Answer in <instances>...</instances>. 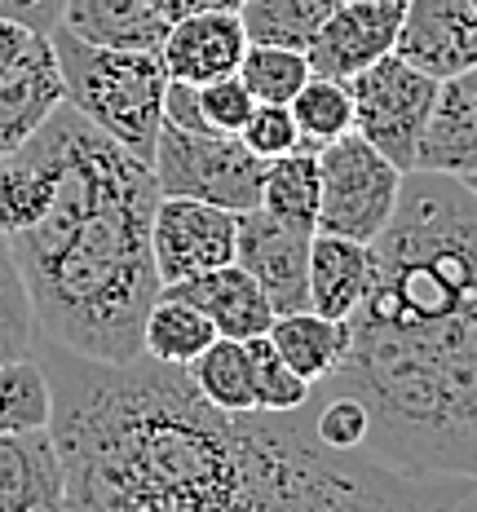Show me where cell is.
Here are the masks:
<instances>
[{
	"mask_svg": "<svg viewBox=\"0 0 477 512\" xmlns=\"http://www.w3.org/2000/svg\"><path fill=\"white\" fill-rule=\"evenodd\" d=\"M53 389L49 433L76 512L239 508H429L411 482L363 455H336L310 411H221L186 367L137 354L40 358Z\"/></svg>",
	"mask_w": 477,
	"mask_h": 512,
	"instance_id": "1",
	"label": "cell"
},
{
	"mask_svg": "<svg viewBox=\"0 0 477 512\" xmlns=\"http://www.w3.org/2000/svg\"><path fill=\"white\" fill-rule=\"evenodd\" d=\"M327 389L367 411L363 455L429 499L477 504V199L460 177L407 173Z\"/></svg>",
	"mask_w": 477,
	"mask_h": 512,
	"instance_id": "2",
	"label": "cell"
},
{
	"mask_svg": "<svg viewBox=\"0 0 477 512\" xmlns=\"http://www.w3.org/2000/svg\"><path fill=\"white\" fill-rule=\"evenodd\" d=\"M49 133L58 142L53 199L36 226L9 234L36 336L98 362L137 358L142 318L164 287L151 252L155 168L67 102L49 115Z\"/></svg>",
	"mask_w": 477,
	"mask_h": 512,
	"instance_id": "3",
	"label": "cell"
},
{
	"mask_svg": "<svg viewBox=\"0 0 477 512\" xmlns=\"http://www.w3.org/2000/svg\"><path fill=\"white\" fill-rule=\"evenodd\" d=\"M49 40L53 53H58L67 106H76L93 128H102L124 151L151 164L168 93V71L159 62V53L84 45L62 27H53Z\"/></svg>",
	"mask_w": 477,
	"mask_h": 512,
	"instance_id": "4",
	"label": "cell"
},
{
	"mask_svg": "<svg viewBox=\"0 0 477 512\" xmlns=\"http://www.w3.org/2000/svg\"><path fill=\"white\" fill-rule=\"evenodd\" d=\"M159 195H190L204 204L252 212L261 208L265 159H257L239 142V133L217 128H186L164 120L151 155Z\"/></svg>",
	"mask_w": 477,
	"mask_h": 512,
	"instance_id": "5",
	"label": "cell"
},
{
	"mask_svg": "<svg viewBox=\"0 0 477 512\" xmlns=\"http://www.w3.org/2000/svg\"><path fill=\"white\" fill-rule=\"evenodd\" d=\"M402 177L394 159L358 133L318 146V230L376 243L398 208Z\"/></svg>",
	"mask_w": 477,
	"mask_h": 512,
	"instance_id": "6",
	"label": "cell"
},
{
	"mask_svg": "<svg viewBox=\"0 0 477 512\" xmlns=\"http://www.w3.org/2000/svg\"><path fill=\"white\" fill-rule=\"evenodd\" d=\"M349 93H354V133L367 137L385 159H394L402 173H411L420 133L438 98V80L389 49L349 80Z\"/></svg>",
	"mask_w": 477,
	"mask_h": 512,
	"instance_id": "7",
	"label": "cell"
},
{
	"mask_svg": "<svg viewBox=\"0 0 477 512\" xmlns=\"http://www.w3.org/2000/svg\"><path fill=\"white\" fill-rule=\"evenodd\" d=\"M239 212L190 195H159L151 217V252L159 283H182L235 261Z\"/></svg>",
	"mask_w": 477,
	"mask_h": 512,
	"instance_id": "8",
	"label": "cell"
},
{
	"mask_svg": "<svg viewBox=\"0 0 477 512\" xmlns=\"http://www.w3.org/2000/svg\"><path fill=\"white\" fill-rule=\"evenodd\" d=\"M310 239L314 230L288 226L265 208L239 212L235 261L257 279L274 314L310 309Z\"/></svg>",
	"mask_w": 477,
	"mask_h": 512,
	"instance_id": "9",
	"label": "cell"
},
{
	"mask_svg": "<svg viewBox=\"0 0 477 512\" xmlns=\"http://www.w3.org/2000/svg\"><path fill=\"white\" fill-rule=\"evenodd\" d=\"M402 9L407 5H389V0H341L318 27V36L305 45L310 71L349 84L363 67L394 49Z\"/></svg>",
	"mask_w": 477,
	"mask_h": 512,
	"instance_id": "10",
	"label": "cell"
},
{
	"mask_svg": "<svg viewBox=\"0 0 477 512\" xmlns=\"http://www.w3.org/2000/svg\"><path fill=\"white\" fill-rule=\"evenodd\" d=\"M394 53L433 80L477 67V9L469 0H407Z\"/></svg>",
	"mask_w": 477,
	"mask_h": 512,
	"instance_id": "11",
	"label": "cell"
},
{
	"mask_svg": "<svg viewBox=\"0 0 477 512\" xmlns=\"http://www.w3.org/2000/svg\"><path fill=\"white\" fill-rule=\"evenodd\" d=\"M243 49H248V31H243L239 9H204V14H186L168 23L159 62H164L168 80L199 89L208 80L235 76Z\"/></svg>",
	"mask_w": 477,
	"mask_h": 512,
	"instance_id": "12",
	"label": "cell"
},
{
	"mask_svg": "<svg viewBox=\"0 0 477 512\" xmlns=\"http://www.w3.org/2000/svg\"><path fill=\"white\" fill-rule=\"evenodd\" d=\"M416 168L447 177L477 173V67L438 80V98H433L429 124L420 133Z\"/></svg>",
	"mask_w": 477,
	"mask_h": 512,
	"instance_id": "13",
	"label": "cell"
},
{
	"mask_svg": "<svg viewBox=\"0 0 477 512\" xmlns=\"http://www.w3.org/2000/svg\"><path fill=\"white\" fill-rule=\"evenodd\" d=\"M62 102H67V93H62L53 40L36 36V45L0 76V159L14 155Z\"/></svg>",
	"mask_w": 477,
	"mask_h": 512,
	"instance_id": "14",
	"label": "cell"
},
{
	"mask_svg": "<svg viewBox=\"0 0 477 512\" xmlns=\"http://www.w3.org/2000/svg\"><path fill=\"white\" fill-rule=\"evenodd\" d=\"M67 508L58 446L45 429L0 433V512H58Z\"/></svg>",
	"mask_w": 477,
	"mask_h": 512,
	"instance_id": "15",
	"label": "cell"
},
{
	"mask_svg": "<svg viewBox=\"0 0 477 512\" xmlns=\"http://www.w3.org/2000/svg\"><path fill=\"white\" fill-rule=\"evenodd\" d=\"M173 296H186L190 305H199L212 318L217 336H235V340H252L265 336L274 323V305L265 301V292L257 287L248 270L239 261L217 265V270H204L195 279L182 283H164Z\"/></svg>",
	"mask_w": 477,
	"mask_h": 512,
	"instance_id": "16",
	"label": "cell"
},
{
	"mask_svg": "<svg viewBox=\"0 0 477 512\" xmlns=\"http://www.w3.org/2000/svg\"><path fill=\"white\" fill-rule=\"evenodd\" d=\"M62 31L84 45L102 49H151L159 53L168 36V18L151 0H62Z\"/></svg>",
	"mask_w": 477,
	"mask_h": 512,
	"instance_id": "17",
	"label": "cell"
},
{
	"mask_svg": "<svg viewBox=\"0 0 477 512\" xmlns=\"http://www.w3.org/2000/svg\"><path fill=\"white\" fill-rule=\"evenodd\" d=\"M376 256L371 243L345 239V234L314 230L310 239V309L323 318H349L371 287Z\"/></svg>",
	"mask_w": 477,
	"mask_h": 512,
	"instance_id": "18",
	"label": "cell"
},
{
	"mask_svg": "<svg viewBox=\"0 0 477 512\" xmlns=\"http://www.w3.org/2000/svg\"><path fill=\"white\" fill-rule=\"evenodd\" d=\"M265 336L274 340V349H279L283 362H288L296 376H305L310 384L327 380L341 367V358L349 354V323L345 318H323V314H314V309L274 314Z\"/></svg>",
	"mask_w": 477,
	"mask_h": 512,
	"instance_id": "19",
	"label": "cell"
},
{
	"mask_svg": "<svg viewBox=\"0 0 477 512\" xmlns=\"http://www.w3.org/2000/svg\"><path fill=\"white\" fill-rule=\"evenodd\" d=\"M212 340H217V327H212L204 309L190 305L186 296H173L168 287H159V296L142 318V354L173 362V367H190Z\"/></svg>",
	"mask_w": 477,
	"mask_h": 512,
	"instance_id": "20",
	"label": "cell"
},
{
	"mask_svg": "<svg viewBox=\"0 0 477 512\" xmlns=\"http://www.w3.org/2000/svg\"><path fill=\"white\" fill-rule=\"evenodd\" d=\"M261 208L301 230H318V146L301 142L296 151L265 164Z\"/></svg>",
	"mask_w": 477,
	"mask_h": 512,
	"instance_id": "21",
	"label": "cell"
},
{
	"mask_svg": "<svg viewBox=\"0 0 477 512\" xmlns=\"http://www.w3.org/2000/svg\"><path fill=\"white\" fill-rule=\"evenodd\" d=\"M190 380L212 407L221 411H257V380H252L248 340L217 336L212 345L190 362Z\"/></svg>",
	"mask_w": 477,
	"mask_h": 512,
	"instance_id": "22",
	"label": "cell"
},
{
	"mask_svg": "<svg viewBox=\"0 0 477 512\" xmlns=\"http://www.w3.org/2000/svg\"><path fill=\"white\" fill-rule=\"evenodd\" d=\"M341 0H243L239 18L252 45L305 49Z\"/></svg>",
	"mask_w": 477,
	"mask_h": 512,
	"instance_id": "23",
	"label": "cell"
},
{
	"mask_svg": "<svg viewBox=\"0 0 477 512\" xmlns=\"http://www.w3.org/2000/svg\"><path fill=\"white\" fill-rule=\"evenodd\" d=\"M53 415V389L36 354L0 362V433L45 429Z\"/></svg>",
	"mask_w": 477,
	"mask_h": 512,
	"instance_id": "24",
	"label": "cell"
},
{
	"mask_svg": "<svg viewBox=\"0 0 477 512\" xmlns=\"http://www.w3.org/2000/svg\"><path fill=\"white\" fill-rule=\"evenodd\" d=\"M288 106H292L296 128H301V142L310 146H327L336 137L354 133V93H349L345 80L310 76Z\"/></svg>",
	"mask_w": 477,
	"mask_h": 512,
	"instance_id": "25",
	"label": "cell"
},
{
	"mask_svg": "<svg viewBox=\"0 0 477 512\" xmlns=\"http://www.w3.org/2000/svg\"><path fill=\"white\" fill-rule=\"evenodd\" d=\"M310 58L305 49H283V45H252L243 49V62H239V80L248 84V93L257 102H283L288 106L301 84L310 80Z\"/></svg>",
	"mask_w": 477,
	"mask_h": 512,
	"instance_id": "26",
	"label": "cell"
},
{
	"mask_svg": "<svg viewBox=\"0 0 477 512\" xmlns=\"http://www.w3.org/2000/svg\"><path fill=\"white\" fill-rule=\"evenodd\" d=\"M36 349V309H31L23 270H18L9 239L0 234V362L23 358Z\"/></svg>",
	"mask_w": 477,
	"mask_h": 512,
	"instance_id": "27",
	"label": "cell"
},
{
	"mask_svg": "<svg viewBox=\"0 0 477 512\" xmlns=\"http://www.w3.org/2000/svg\"><path fill=\"white\" fill-rule=\"evenodd\" d=\"M248 354H252V380H257V411H292L310 398V380L296 376L283 362L270 336H252Z\"/></svg>",
	"mask_w": 477,
	"mask_h": 512,
	"instance_id": "28",
	"label": "cell"
},
{
	"mask_svg": "<svg viewBox=\"0 0 477 512\" xmlns=\"http://www.w3.org/2000/svg\"><path fill=\"white\" fill-rule=\"evenodd\" d=\"M239 142L248 146L257 159H265V164L296 151V146H301V128H296V120H292V106L257 102L252 106V115H248V124L239 128Z\"/></svg>",
	"mask_w": 477,
	"mask_h": 512,
	"instance_id": "29",
	"label": "cell"
},
{
	"mask_svg": "<svg viewBox=\"0 0 477 512\" xmlns=\"http://www.w3.org/2000/svg\"><path fill=\"white\" fill-rule=\"evenodd\" d=\"M195 102H199V115H204L208 128H217V133H239L243 124H248L252 106L257 98L248 93V84L235 76H221V80H208L195 89Z\"/></svg>",
	"mask_w": 477,
	"mask_h": 512,
	"instance_id": "30",
	"label": "cell"
},
{
	"mask_svg": "<svg viewBox=\"0 0 477 512\" xmlns=\"http://www.w3.org/2000/svg\"><path fill=\"white\" fill-rule=\"evenodd\" d=\"M0 18L9 23H23L40 36H49L62 18V0H0Z\"/></svg>",
	"mask_w": 477,
	"mask_h": 512,
	"instance_id": "31",
	"label": "cell"
},
{
	"mask_svg": "<svg viewBox=\"0 0 477 512\" xmlns=\"http://www.w3.org/2000/svg\"><path fill=\"white\" fill-rule=\"evenodd\" d=\"M36 36L40 31H31V27H23V23H9V18H0V76H5L9 67H14L23 53L36 45Z\"/></svg>",
	"mask_w": 477,
	"mask_h": 512,
	"instance_id": "32",
	"label": "cell"
},
{
	"mask_svg": "<svg viewBox=\"0 0 477 512\" xmlns=\"http://www.w3.org/2000/svg\"><path fill=\"white\" fill-rule=\"evenodd\" d=\"M159 14L173 23V18H186V14H204V9H239L243 0H151Z\"/></svg>",
	"mask_w": 477,
	"mask_h": 512,
	"instance_id": "33",
	"label": "cell"
},
{
	"mask_svg": "<svg viewBox=\"0 0 477 512\" xmlns=\"http://www.w3.org/2000/svg\"><path fill=\"white\" fill-rule=\"evenodd\" d=\"M460 181H464V186H469V190H473V199H477V173H469V177H460Z\"/></svg>",
	"mask_w": 477,
	"mask_h": 512,
	"instance_id": "34",
	"label": "cell"
},
{
	"mask_svg": "<svg viewBox=\"0 0 477 512\" xmlns=\"http://www.w3.org/2000/svg\"><path fill=\"white\" fill-rule=\"evenodd\" d=\"M389 5H407V0H389Z\"/></svg>",
	"mask_w": 477,
	"mask_h": 512,
	"instance_id": "35",
	"label": "cell"
},
{
	"mask_svg": "<svg viewBox=\"0 0 477 512\" xmlns=\"http://www.w3.org/2000/svg\"><path fill=\"white\" fill-rule=\"evenodd\" d=\"M469 5H473V9H477V0H469Z\"/></svg>",
	"mask_w": 477,
	"mask_h": 512,
	"instance_id": "36",
	"label": "cell"
}]
</instances>
